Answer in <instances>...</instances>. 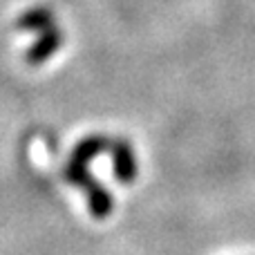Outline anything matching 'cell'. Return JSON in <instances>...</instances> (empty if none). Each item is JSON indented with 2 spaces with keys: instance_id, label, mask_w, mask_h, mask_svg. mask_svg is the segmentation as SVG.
I'll return each mask as SVG.
<instances>
[{
  "instance_id": "3",
  "label": "cell",
  "mask_w": 255,
  "mask_h": 255,
  "mask_svg": "<svg viewBox=\"0 0 255 255\" xmlns=\"http://www.w3.org/2000/svg\"><path fill=\"white\" fill-rule=\"evenodd\" d=\"M61 45H63V34L56 27L43 31L40 40H36L29 47V52H27V63H29V65H40V63H45L49 56H54V54L61 49Z\"/></svg>"
},
{
  "instance_id": "1",
  "label": "cell",
  "mask_w": 255,
  "mask_h": 255,
  "mask_svg": "<svg viewBox=\"0 0 255 255\" xmlns=\"http://www.w3.org/2000/svg\"><path fill=\"white\" fill-rule=\"evenodd\" d=\"M65 179L70 181V184L79 186L81 190H85L90 213H92L97 220H103V217H108L115 211V197H112V193L108 188H103V186L90 175L85 161H79V159L70 157V161H67V166H65Z\"/></svg>"
},
{
  "instance_id": "2",
  "label": "cell",
  "mask_w": 255,
  "mask_h": 255,
  "mask_svg": "<svg viewBox=\"0 0 255 255\" xmlns=\"http://www.w3.org/2000/svg\"><path fill=\"white\" fill-rule=\"evenodd\" d=\"M110 154H112V166H115V177L124 186L132 184L136 179V175H139V166H136V157L132 152L130 143L128 141H112Z\"/></svg>"
},
{
  "instance_id": "5",
  "label": "cell",
  "mask_w": 255,
  "mask_h": 255,
  "mask_svg": "<svg viewBox=\"0 0 255 255\" xmlns=\"http://www.w3.org/2000/svg\"><path fill=\"white\" fill-rule=\"evenodd\" d=\"M18 27L27 31H47L54 27V18L47 9H29L27 13H22L20 20H18Z\"/></svg>"
},
{
  "instance_id": "4",
  "label": "cell",
  "mask_w": 255,
  "mask_h": 255,
  "mask_svg": "<svg viewBox=\"0 0 255 255\" xmlns=\"http://www.w3.org/2000/svg\"><path fill=\"white\" fill-rule=\"evenodd\" d=\"M110 145H112V141L106 139V136H101V134L85 136L83 141H79V143H76L74 152H72V159H79V161L90 163L92 159H97L99 154L110 152Z\"/></svg>"
}]
</instances>
